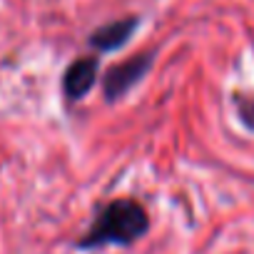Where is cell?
Masks as SVG:
<instances>
[{
    "label": "cell",
    "instance_id": "obj_1",
    "mask_svg": "<svg viewBox=\"0 0 254 254\" xmlns=\"http://www.w3.org/2000/svg\"><path fill=\"white\" fill-rule=\"evenodd\" d=\"M150 229L147 209L137 199H112L92 219L90 229L77 239V249H100L107 244L130 247Z\"/></svg>",
    "mask_w": 254,
    "mask_h": 254
},
{
    "label": "cell",
    "instance_id": "obj_2",
    "mask_svg": "<svg viewBox=\"0 0 254 254\" xmlns=\"http://www.w3.org/2000/svg\"><path fill=\"white\" fill-rule=\"evenodd\" d=\"M155 63V53L147 50V53H140L130 60H125V63H117L115 67H110L102 77V95L107 102H115L120 100L125 92H130L152 67Z\"/></svg>",
    "mask_w": 254,
    "mask_h": 254
},
{
    "label": "cell",
    "instance_id": "obj_3",
    "mask_svg": "<svg viewBox=\"0 0 254 254\" xmlns=\"http://www.w3.org/2000/svg\"><path fill=\"white\" fill-rule=\"evenodd\" d=\"M100 75V60L87 55V58H77L67 65L65 75H63V92L67 100H82L97 82Z\"/></svg>",
    "mask_w": 254,
    "mask_h": 254
},
{
    "label": "cell",
    "instance_id": "obj_4",
    "mask_svg": "<svg viewBox=\"0 0 254 254\" xmlns=\"http://www.w3.org/2000/svg\"><path fill=\"white\" fill-rule=\"evenodd\" d=\"M140 20L137 18H125V20H112L102 28H97L90 35V45L100 53H115L120 50L127 40L132 38V33L137 30Z\"/></svg>",
    "mask_w": 254,
    "mask_h": 254
},
{
    "label": "cell",
    "instance_id": "obj_5",
    "mask_svg": "<svg viewBox=\"0 0 254 254\" xmlns=\"http://www.w3.org/2000/svg\"><path fill=\"white\" fill-rule=\"evenodd\" d=\"M234 107H237V117L242 120V125L249 132H254V97L252 95H234Z\"/></svg>",
    "mask_w": 254,
    "mask_h": 254
}]
</instances>
